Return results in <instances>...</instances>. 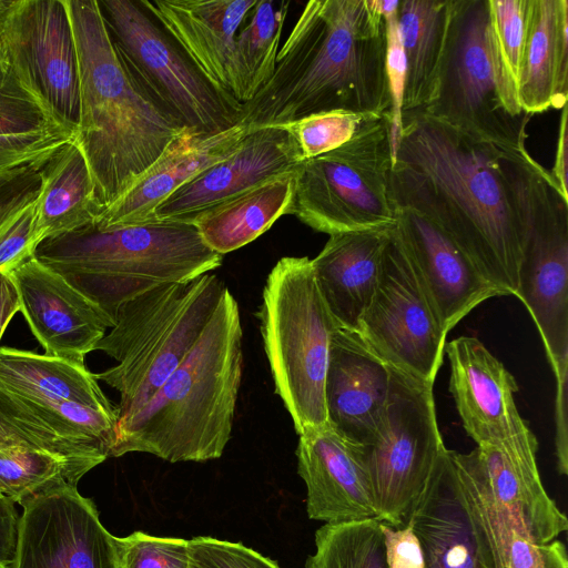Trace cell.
<instances>
[{
  "label": "cell",
  "instance_id": "30bf717a",
  "mask_svg": "<svg viewBox=\"0 0 568 568\" xmlns=\"http://www.w3.org/2000/svg\"><path fill=\"white\" fill-rule=\"evenodd\" d=\"M98 3L124 61L184 128L212 134L239 123L243 104L216 90L139 1Z\"/></svg>",
  "mask_w": 568,
  "mask_h": 568
},
{
  "label": "cell",
  "instance_id": "ac0fdd59",
  "mask_svg": "<svg viewBox=\"0 0 568 568\" xmlns=\"http://www.w3.org/2000/svg\"><path fill=\"white\" fill-rule=\"evenodd\" d=\"M394 209L396 233L446 335L484 301L506 295L435 222Z\"/></svg>",
  "mask_w": 568,
  "mask_h": 568
},
{
  "label": "cell",
  "instance_id": "74e56055",
  "mask_svg": "<svg viewBox=\"0 0 568 568\" xmlns=\"http://www.w3.org/2000/svg\"><path fill=\"white\" fill-rule=\"evenodd\" d=\"M488 3L500 54L516 84L526 41L529 0H488Z\"/></svg>",
  "mask_w": 568,
  "mask_h": 568
},
{
  "label": "cell",
  "instance_id": "e575fe53",
  "mask_svg": "<svg viewBox=\"0 0 568 568\" xmlns=\"http://www.w3.org/2000/svg\"><path fill=\"white\" fill-rule=\"evenodd\" d=\"M382 114L328 111L305 116L288 125L305 161L342 146Z\"/></svg>",
  "mask_w": 568,
  "mask_h": 568
},
{
  "label": "cell",
  "instance_id": "83f0119b",
  "mask_svg": "<svg viewBox=\"0 0 568 568\" xmlns=\"http://www.w3.org/2000/svg\"><path fill=\"white\" fill-rule=\"evenodd\" d=\"M0 383L31 407L57 417L67 403L116 410L84 364L31 351L0 347Z\"/></svg>",
  "mask_w": 568,
  "mask_h": 568
},
{
  "label": "cell",
  "instance_id": "4dcf8cb0",
  "mask_svg": "<svg viewBox=\"0 0 568 568\" xmlns=\"http://www.w3.org/2000/svg\"><path fill=\"white\" fill-rule=\"evenodd\" d=\"M452 0H399L397 22L405 57L402 112L423 110L434 99Z\"/></svg>",
  "mask_w": 568,
  "mask_h": 568
},
{
  "label": "cell",
  "instance_id": "b9f144b4",
  "mask_svg": "<svg viewBox=\"0 0 568 568\" xmlns=\"http://www.w3.org/2000/svg\"><path fill=\"white\" fill-rule=\"evenodd\" d=\"M37 246L32 203L0 227V273H11L32 258Z\"/></svg>",
  "mask_w": 568,
  "mask_h": 568
},
{
  "label": "cell",
  "instance_id": "8d00e7d4",
  "mask_svg": "<svg viewBox=\"0 0 568 568\" xmlns=\"http://www.w3.org/2000/svg\"><path fill=\"white\" fill-rule=\"evenodd\" d=\"M121 568H187L189 540L144 531L118 538Z\"/></svg>",
  "mask_w": 568,
  "mask_h": 568
},
{
  "label": "cell",
  "instance_id": "d4e9b609",
  "mask_svg": "<svg viewBox=\"0 0 568 568\" xmlns=\"http://www.w3.org/2000/svg\"><path fill=\"white\" fill-rule=\"evenodd\" d=\"M253 128L237 123L217 133L185 132L95 220L106 230L151 221L154 209L195 175L230 155Z\"/></svg>",
  "mask_w": 568,
  "mask_h": 568
},
{
  "label": "cell",
  "instance_id": "cb8c5ba5",
  "mask_svg": "<svg viewBox=\"0 0 568 568\" xmlns=\"http://www.w3.org/2000/svg\"><path fill=\"white\" fill-rule=\"evenodd\" d=\"M475 450L493 498L523 537L546 544L567 530L566 516L542 485L536 459L538 442L529 427Z\"/></svg>",
  "mask_w": 568,
  "mask_h": 568
},
{
  "label": "cell",
  "instance_id": "f35d334b",
  "mask_svg": "<svg viewBox=\"0 0 568 568\" xmlns=\"http://www.w3.org/2000/svg\"><path fill=\"white\" fill-rule=\"evenodd\" d=\"M399 1L377 0V6L386 21V74L390 97V140L394 152L402 130V101L405 83V57L397 22Z\"/></svg>",
  "mask_w": 568,
  "mask_h": 568
},
{
  "label": "cell",
  "instance_id": "7402d4cb",
  "mask_svg": "<svg viewBox=\"0 0 568 568\" xmlns=\"http://www.w3.org/2000/svg\"><path fill=\"white\" fill-rule=\"evenodd\" d=\"M389 389V365L358 332L338 326L332 335L324 383L329 427L365 446L383 417Z\"/></svg>",
  "mask_w": 568,
  "mask_h": 568
},
{
  "label": "cell",
  "instance_id": "484cf974",
  "mask_svg": "<svg viewBox=\"0 0 568 568\" xmlns=\"http://www.w3.org/2000/svg\"><path fill=\"white\" fill-rule=\"evenodd\" d=\"M393 226L331 234L311 260L318 291L339 327L357 332Z\"/></svg>",
  "mask_w": 568,
  "mask_h": 568
},
{
  "label": "cell",
  "instance_id": "277c9868",
  "mask_svg": "<svg viewBox=\"0 0 568 568\" xmlns=\"http://www.w3.org/2000/svg\"><path fill=\"white\" fill-rule=\"evenodd\" d=\"M242 339L239 305L226 287L184 359L135 414L116 423L110 457L138 452L171 463L220 458L232 435Z\"/></svg>",
  "mask_w": 568,
  "mask_h": 568
},
{
  "label": "cell",
  "instance_id": "d6a6232c",
  "mask_svg": "<svg viewBox=\"0 0 568 568\" xmlns=\"http://www.w3.org/2000/svg\"><path fill=\"white\" fill-rule=\"evenodd\" d=\"M378 519L324 524L304 568H388Z\"/></svg>",
  "mask_w": 568,
  "mask_h": 568
},
{
  "label": "cell",
  "instance_id": "1f68e13d",
  "mask_svg": "<svg viewBox=\"0 0 568 568\" xmlns=\"http://www.w3.org/2000/svg\"><path fill=\"white\" fill-rule=\"evenodd\" d=\"M288 1L257 0L248 22L235 38L237 73L244 103L251 101L274 73Z\"/></svg>",
  "mask_w": 568,
  "mask_h": 568
},
{
  "label": "cell",
  "instance_id": "ee69618b",
  "mask_svg": "<svg viewBox=\"0 0 568 568\" xmlns=\"http://www.w3.org/2000/svg\"><path fill=\"white\" fill-rule=\"evenodd\" d=\"M506 568H568L566 547L557 539L546 544L532 542L514 528L509 536Z\"/></svg>",
  "mask_w": 568,
  "mask_h": 568
},
{
  "label": "cell",
  "instance_id": "836d02e7",
  "mask_svg": "<svg viewBox=\"0 0 568 568\" xmlns=\"http://www.w3.org/2000/svg\"><path fill=\"white\" fill-rule=\"evenodd\" d=\"M88 470L58 455L28 448L0 453V490L14 504L63 485L77 486Z\"/></svg>",
  "mask_w": 568,
  "mask_h": 568
},
{
  "label": "cell",
  "instance_id": "9c48e42d",
  "mask_svg": "<svg viewBox=\"0 0 568 568\" xmlns=\"http://www.w3.org/2000/svg\"><path fill=\"white\" fill-rule=\"evenodd\" d=\"M392 166L386 112L342 146L297 166L288 214L328 235L393 226Z\"/></svg>",
  "mask_w": 568,
  "mask_h": 568
},
{
  "label": "cell",
  "instance_id": "6da1fadb",
  "mask_svg": "<svg viewBox=\"0 0 568 568\" xmlns=\"http://www.w3.org/2000/svg\"><path fill=\"white\" fill-rule=\"evenodd\" d=\"M539 164L424 110L402 112L389 192L394 206L435 222L506 295H515Z\"/></svg>",
  "mask_w": 568,
  "mask_h": 568
},
{
  "label": "cell",
  "instance_id": "7c38bea8",
  "mask_svg": "<svg viewBox=\"0 0 568 568\" xmlns=\"http://www.w3.org/2000/svg\"><path fill=\"white\" fill-rule=\"evenodd\" d=\"M3 62L52 123L74 139L80 118L79 60L63 0H0Z\"/></svg>",
  "mask_w": 568,
  "mask_h": 568
},
{
  "label": "cell",
  "instance_id": "c3c4849f",
  "mask_svg": "<svg viewBox=\"0 0 568 568\" xmlns=\"http://www.w3.org/2000/svg\"><path fill=\"white\" fill-rule=\"evenodd\" d=\"M18 312H20V302L13 278L10 273H0V341Z\"/></svg>",
  "mask_w": 568,
  "mask_h": 568
},
{
  "label": "cell",
  "instance_id": "f1b7e54d",
  "mask_svg": "<svg viewBox=\"0 0 568 568\" xmlns=\"http://www.w3.org/2000/svg\"><path fill=\"white\" fill-rule=\"evenodd\" d=\"M41 187L34 202L38 245L95 223L100 214L94 183L73 140L60 145L41 166Z\"/></svg>",
  "mask_w": 568,
  "mask_h": 568
},
{
  "label": "cell",
  "instance_id": "4fadbf2b",
  "mask_svg": "<svg viewBox=\"0 0 568 568\" xmlns=\"http://www.w3.org/2000/svg\"><path fill=\"white\" fill-rule=\"evenodd\" d=\"M358 334L389 366L435 383L446 334L399 241L395 225L384 248L373 297Z\"/></svg>",
  "mask_w": 568,
  "mask_h": 568
},
{
  "label": "cell",
  "instance_id": "60d3db41",
  "mask_svg": "<svg viewBox=\"0 0 568 568\" xmlns=\"http://www.w3.org/2000/svg\"><path fill=\"white\" fill-rule=\"evenodd\" d=\"M47 159L0 170V227L34 203L41 187L40 170Z\"/></svg>",
  "mask_w": 568,
  "mask_h": 568
},
{
  "label": "cell",
  "instance_id": "52a82bcc",
  "mask_svg": "<svg viewBox=\"0 0 568 568\" xmlns=\"http://www.w3.org/2000/svg\"><path fill=\"white\" fill-rule=\"evenodd\" d=\"M257 317L275 393L295 432L328 425L324 383L338 325L322 298L308 257L285 256L276 262Z\"/></svg>",
  "mask_w": 568,
  "mask_h": 568
},
{
  "label": "cell",
  "instance_id": "3957f363",
  "mask_svg": "<svg viewBox=\"0 0 568 568\" xmlns=\"http://www.w3.org/2000/svg\"><path fill=\"white\" fill-rule=\"evenodd\" d=\"M63 1L79 60L80 118L73 141L89 166L101 214L189 130L124 61L98 0Z\"/></svg>",
  "mask_w": 568,
  "mask_h": 568
},
{
  "label": "cell",
  "instance_id": "ab89813d",
  "mask_svg": "<svg viewBox=\"0 0 568 568\" xmlns=\"http://www.w3.org/2000/svg\"><path fill=\"white\" fill-rule=\"evenodd\" d=\"M187 568H281L276 561L244 546L209 536L189 539Z\"/></svg>",
  "mask_w": 568,
  "mask_h": 568
},
{
  "label": "cell",
  "instance_id": "d6986e66",
  "mask_svg": "<svg viewBox=\"0 0 568 568\" xmlns=\"http://www.w3.org/2000/svg\"><path fill=\"white\" fill-rule=\"evenodd\" d=\"M20 312L44 355L84 364L113 320L36 256L12 271Z\"/></svg>",
  "mask_w": 568,
  "mask_h": 568
},
{
  "label": "cell",
  "instance_id": "603a6c76",
  "mask_svg": "<svg viewBox=\"0 0 568 568\" xmlns=\"http://www.w3.org/2000/svg\"><path fill=\"white\" fill-rule=\"evenodd\" d=\"M444 353L450 366L449 392L477 446L529 427L515 403L516 379L478 338L459 336L445 344Z\"/></svg>",
  "mask_w": 568,
  "mask_h": 568
},
{
  "label": "cell",
  "instance_id": "9a60e30c",
  "mask_svg": "<svg viewBox=\"0 0 568 568\" xmlns=\"http://www.w3.org/2000/svg\"><path fill=\"white\" fill-rule=\"evenodd\" d=\"M22 509L8 568H121L118 537L77 486L47 490Z\"/></svg>",
  "mask_w": 568,
  "mask_h": 568
},
{
  "label": "cell",
  "instance_id": "ba28073f",
  "mask_svg": "<svg viewBox=\"0 0 568 568\" xmlns=\"http://www.w3.org/2000/svg\"><path fill=\"white\" fill-rule=\"evenodd\" d=\"M423 110L474 136L526 149L531 115L500 54L488 0H452L436 93Z\"/></svg>",
  "mask_w": 568,
  "mask_h": 568
},
{
  "label": "cell",
  "instance_id": "e0dca14e",
  "mask_svg": "<svg viewBox=\"0 0 568 568\" xmlns=\"http://www.w3.org/2000/svg\"><path fill=\"white\" fill-rule=\"evenodd\" d=\"M302 162L298 143L288 124L253 128L230 155L163 200L154 209L151 221L191 222L214 205L295 171Z\"/></svg>",
  "mask_w": 568,
  "mask_h": 568
},
{
  "label": "cell",
  "instance_id": "f907efd6",
  "mask_svg": "<svg viewBox=\"0 0 568 568\" xmlns=\"http://www.w3.org/2000/svg\"><path fill=\"white\" fill-rule=\"evenodd\" d=\"M0 496H4V495L1 493V490H0Z\"/></svg>",
  "mask_w": 568,
  "mask_h": 568
},
{
  "label": "cell",
  "instance_id": "ffe728a7",
  "mask_svg": "<svg viewBox=\"0 0 568 568\" xmlns=\"http://www.w3.org/2000/svg\"><path fill=\"white\" fill-rule=\"evenodd\" d=\"M257 0H139L220 92L244 104L235 38Z\"/></svg>",
  "mask_w": 568,
  "mask_h": 568
},
{
  "label": "cell",
  "instance_id": "2e32d148",
  "mask_svg": "<svg viewBox=\"0 0 568 568\" xmlns=\"http://www.w3.org/2000/svg\"><path fill=\"white\" fill-rule=\"evenodd\" d=\"M407 524L419 540L424 568H498L454 450L444 447L438 455Z\"/></svg>",
  "mask_w": 568,
  "mask_h": 568
},
{
  "label": "cell",
  "instance_id": "4316f807",
  "mask_svg": "<svg viewBox=\"0 0 568 568\" xmlns=\"http://www.w3.org/2000/svg\"><path fill=\"white\" fill-rule=\"evenodd\" d=\"M516 90L521 108L531 116L567 105V0H529Z\"/></svg>",
  "mask_w": 568,
  "mask_h": 568
},
{
  "label": "cell",
  "instance_id": "5bb4252c",
  "mask_svg": "<svg viewBox=\"0 0 568 568\" xmlns=\"http://www.w3.org/2000/svg\"><path fill=\"white\" fill-rule=\"evenodd\" d=\"M515 296L538 328L556 382L568 379V201L542 165L532 179Z\"/></svg>",
  "mask_w": 568,
  "mask_h": 568
},
{
  "label": "cell",
  "instance_id": "f546056e",
  "mask_svg": "<svg viewBox=\"0 0 568 568\" xmlns=\"http://www.w3.org/2000/svg\"><path fill=\"white\" fill-rule=\"evenodd\" d=\"M295 171L214 205L193 217L191 223L212 251L221 255L235 251L266 232L282 215L288 214Z\"/></svg>",
  "mask_w": 568,
  "mask_h": 568
},
{
  "label": "cell",
  "instance_id": "5b68a950",
  "mask_svg": "<svg viewBox=\"0 0 568 568\" xmlns=\"http://www.w3.org/2000/svg\"><path fill=\"white\" fill-rule=\"evenodd\" d=\"M34 256L113 322L122 304L160 285L210 273L223 261L193 223L156 220L106 230L91 224L42 241Z\"/></svg>",
  "mask_w": 568,
  "mask_h": 568
},
{
  "label": "cell",
  "instance_id": "7a4b0ae2",
  "mask_svg": "<svg viewBox=\"0 0 568 568\" xmlns=\"http://www.w3.org/2000/svg\"><path fill=\"white\" fill-rule=\"evenodd\" d=\"M256 126L328 112L389 113L386 21L377 0H311L247 103Z\"/></svg>",
  "mask_w": 568,
  "mask_h": 568
},
{
  "label": "cell",
  "instance_id": "8992f818",
  "mask_svg": "<svg viewBox=\"0 0 568 568\" xmlns=\"http://www.w3.org/2000/svg\"><path fill=\"white\" fill-rule=\"evenodd\" d=\"M226 286L215 274L166 283L122 304L97 344L118 364L95 374L120 395L118 422L135 414L195 345Z\"/></svg>",
  "mask_w": 568,
  "mask_h": 568
},
{
  "label": "cell",
  "instance_id": "bcb514c9",
  "mask_svg": "<svg viewBox=\"0 0 568 568\" xmlns=\"http://www.w3.org/2000/svg\"><path fill=\"white\" fill-rule=\"evenodd\" d=\"M18 520L14 503L7 496H0V568H8L12 561Z\"/></svg>",
  "mask_w": 568,
  "mask_h": 568
},
{
  "label": "cell",
  "instance_id": "7dc6e473",
  "mask_svg": "<svg viewBox=\"0 0 568 568\" xmlns=\"http://www.w3.org/2000/svg\"><path fill=\"white\" fill-rule=\"evenodd\" d=\"M567 153H568V136H567V105L561 109L559 134L557 141V149L555 155V163L550 175L558 186L559 192L568 201L567 190Z\"/></svg>",
  "mask_w": 568,
  "mask_h": 568
},
{
  "label": "cell",
  "instance_id": "681fc988",
  "mask_svg": "<svg viewBox=\"0 0 568 568\" xmlns=\"http://www.w3.org/2000/svg\"><path fill=\"white\" fill-rule=\"evenodd\" d=\"M3 61V57H2V51H1V48H0V62Z\"/></svg>",
  "mask_w": 568,
  "mask_h": 568
},
{
  "label": "cell",
  "instance_id": "7bdbcfd3",
  "mask_svg": "<svg viewBox=\"0 0 568 568\" xmlns=\"http://www.w3.org/2000/svg\"><path fill=\"white\" fill-rule=\"evenodd\" d=\"M70 140L61 131L0 136V170L45 159Z\"/></svg>",
  "mask_w": 568,
  "mask_h": 568
},
{
  "label": "cell",
  "instance_id": "f6af8a7d",
  "mask_svg": "<svg viewBox=\"0 0 568 568\" xmlns=\"http://www.w3.org/2000/svg\"><path fill=\"white\" fill-rule=\"evenodd\" d=\"M381 529L388 568H424L419 540L408 524L394 528L381 523Z\"/></svg>",
  "mask_w": 568,
  "mask_h": 568
},
{
  "label": "cell",
  "instance_id": "44dd1931",
  "mask_svg": "<svg viewBox=\"0 0 568 568\" xmlns=\"http://www.w3.org/2000/svg\"><path fill=\"white\" fill-rule=\"evenodd\" d=\"M296 457L308 518L325 524L377 519L363 446L326 425L298 435Z\"/></svg>",
  "mask_w": 568,
  "mask_h": 568
},
{
  "label": "cell",
  "instance_id": "d590c367",
  "mask_svg": "<svg viewBox=\"0 0 568 568\" xmlns=\"http://www.w3.org/2000/svg\"><path fill=\"white\" fill-rule=\"evenodd\" d=\"M53 131L61 130L23 89L9 67L0 62V136Z\"/></svg>",
  "mask_w": 568,
  "mask_h": 568
},
{
  "label": "cell",
  "instance_id": "8fae6325",
  "mask_svg": "<svg viewBox=\"0 0 568 568\" xmlns=\"http://www.w3.org/2000/svg\"><path fill=\"white\" fill-rule=\"evenodd\" d=\"M390 367L383 417L363 446L377 519L407 525L445 447L437 423L434 384Z\"/></svg>",
  "mask_w": 568,
  "mask_h": 568
}]
</instances>
